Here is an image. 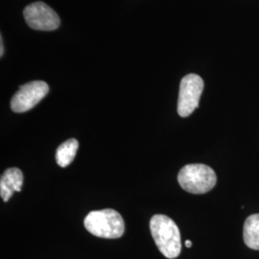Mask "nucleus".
<instances>
[{
    "instance_id": "nucleus-3",
    "label": "nucleus",
    "mask_w": 259,
    "mask_h": 259,
    "mask_svg": "<svg viewBox=\"0 0 259 259\" xmlns=\"http://www.w3.org/2000/svg\"><path fill=\"white\" fill-rule=\"evenodd\" d=\"M181 187L192 194H204L210 191L217 183V177L212 168L195 163L183 167L178 175Z\"/></svg>"
},
{
    "instance_id": "nucleus-4",
    "label": "nucleus",
    "mask_w": 259,
    "mask_h": 259,
    "mask_svg": "<svg viewBox=\"0 0 259 259\" xmlns=\"http://www.w3.org/2000/svg\"><path fill=\"white\" fill-rule=\"evenodd\" d=\"M203 91L204 81L199 75L188 74L183 78L178 100V113L180 116L187 117L198 108Z\"/></svg>"
},
{
    "instance_id": "nucleus-2",
    "label": "nucleus",
    "mask_w": 259,
    "mask_h": 259,
    "mask_svg": "<svg viewBox=\"0 0 259 259\" xmlns=\"http://www.w3.org/2000/svg\"><path fill=\"white\" fill-rule=\"evenodd\" d=\"M87 231L106 239L119 238L125 232V224L119 213L111 208L89 213L83 221Z\"/></svg>"
},
{
    "instance_id": "nucleus-10",
    "label": "nucleus",
    "mask_w": 259,
    "mask_h": 259,
    "mask_svg": "<svg viewBox=\"0 0 259 259\" xmlns=\"http://www.w3.org/2000/svg\"><path fill=\"white\" fill-rule=\"evenodd\" d=\"M0 48H1V50H0V56L2 57L3 54H4V47H3V38H2V36L0 37Z\"/></svg>"
},
{
    "instance_id": "nucleus-1",
    "label": "nucleus",
    "mask_w": 259,
    "mask_h": 259,
    "mask_svg": "<svg viewBox=\"0 0 259 259\" xmlns=\"http://www.w3.org/2000/svg\"><path fill=\"white\" fill-rule=\"evenodd\" d=\"M151 233L159 251L169 259L176 258L182 251L181 232L166 215H154L150 221Z\"/></svg>"
},
{
    "instance_id": "nucleus-7",
    "label": "nucleus",
    "mask_w": 259,
    "mask_h": 259,
    "mask_svg": "<svg viewBox=\"0 0 259 259\" xmlns=\"http://www.w3.org/2000/svg\"><path fill=\"white\" fill-rule=\"evenodd\" d=\"M23 175L19 168L7 169L0 180V195L4 202H8L14 192H20Z\"/></svg>"
},
{
    "instance_id": "nucleus-9",
    "label": "nucleus",
    "mask_w": 259,
    "mask_h": 259,
    "mask_svg": "<svg viewBox=\"0 0 259 259\" xmlns=\"http://www.w3.org/2000/svg\"><path fill=\"white\" fill-rule=\"evenodd\" d=\"M78 147L79 142L74 139H68L64 143H62L57 149V163L61 167L68 166L73 161Z\"/></svg>"
},
{
    "instance_id": "nucleus-6",
    "label": "nucleus",
    "mask_w": 259,
    "mask_h": 259,
    "mask_svg": "<svg viewBox=\"0 0 259 259\" xmlns=\"http://www.w3.org/2000/svg\"><path fill=\"white\" fill-rule=\"evenodd\" d=\"M23 16L28 26L38 31H54L61 23L55 11L40 1L26 6Z\"/></svg>"
},
{
    "instance_id": "nucleus-11",
    "label": "nucleus",
    "mask_w": 259,
    "mask_h": 259,
    "mask_svg": "<svg viewBox=\"0 0 259 259\" xmlns=\"http://www.w3.org/2000/svg\"><path fill=\"white\" fill-rule=\"evenodd\" d=\"M185 246H186L187 248H191V246H192V242L190 240L185 241Z\"/></svg>"
},
{
    "instance_id": "nucleus-5",
    "label": "nucleus",
    "mask_w": 259,
    "mask_h": 259,
    "mask_svg": "<svg viewBox=\"0 0 259 259\" xmlns=\"http://www.w3.org/2000/svg\"><path fill=\"white\" fill-rule=\"evenodd\" d=\"M49 92V87L44 81H33L19 88V92L11 100V109L15 112H25L40 102Z\"/></svg>"
},
{
    "instance_id": "nucleus-8",
    "label": "nucleus",
    "mask_w": 259,
    "mask_h": 259,
    "mask_svg": "<svg viewBox=\"0 0 259 259\" xmlns=\"http://www.w3.org/2000/svg\"><path fill=\"white\" fill-rule=\"evenodd\" d=\"M245 244L251 250H259V214L249 216L243 229Z\"/></svg>"
}]
</instances>
